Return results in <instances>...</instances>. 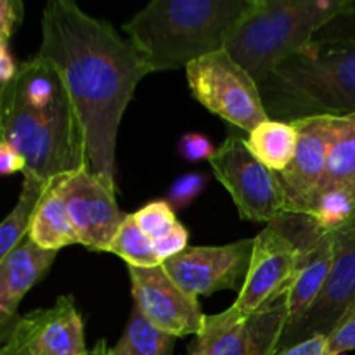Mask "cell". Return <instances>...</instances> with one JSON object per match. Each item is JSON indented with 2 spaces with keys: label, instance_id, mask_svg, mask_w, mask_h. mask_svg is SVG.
<instances>
[{
  "label": "cell",
  "instance_id": "7a4b0ae2",
  "mask_svg": "<svg viewBox=\"0 0 355 355\" xmlns=\"http://www.w3.org/2000/svg\"><path fill=\"white\" fill-rule=\"evenodd\" d=\"M0 142L24 159L23 175L40 184L89 166L85 137L61 76L40 55L23 62L0 97Z\"/></svg>",
  "mask_w": 355,
  "mask_h": 355
},
{
  "label": "cell",
  "instance_id": "6da1fadb",
  "mask_svg": "<svg viewBox=\"0 0 355 355\" xmlns=\"http://www.w3.org/2000/svg\"><path fill=\"white\" fill-rule=\"evenodd\" d=\"M61 76L85 137L89 168L114 179L120 121L139 82L151 71L137 45L111 23L71 0H52L42 14L37 52Z\"/></svg>",
  "mask_w": 355,
  "mask_h": 355
},
{
  "label": "cell",
  "instance_id": "d6a6232c",
  "mask_svg": "<svg viewBox=\"0 0 355 355\" xmlns=\"http://www.w3.org/2000/svg\"><path fill=\"white\" fill-rule=\"evenodd\" d=\"M276 355H328V336H311L304 342L279 350Z\"/></svg>",
  "mask_w": 355,
  "mask_h": 355
},
{
  "label": "cell",
  "instance_id": "30bf717a",
  "mask_svg": "<svg viewBox=\"0 0 355 355\" xmlns=\"http://www.w3.org/2000/svg\"><path fill=\"white\" fill-rule=\"evenodd\" d=\"M333 234V260L319 297L293 324L286 326L277 352L311 336H329L355 309V217Z\"/></svg>",
  "mask_w": 355,
  "mask_h": 355
},
{
  "label": "cell",
  "instance_id": "2e32d148",
  "mask_svg": "<svg viewBox=\"0 0 355 355\" xmlns=\"http://www.w3.org/2000/svg\"><path fill=\"white\" fill-rule=\"evenodd\" d=\"M30 322L28 355H85L83 319L69 295L59 297L51 309L26 314Z\"/></svg>",
  "mask_w": 355,
  "mask_h": 355
},
{
  "label": "cell",
  "instance_id": "d4e9b609",
  "mask_svg": "<svg viewBox=\"0 0 355 355\" xmlns=\"http://www.w3.org/2000/svg\"><path fill=\"white\" fill-rule=\"evenodd\" d=\"M134 220L141 227V231L148 236L151 241H156L162 236H165L173 225L177 224V217L173 208L170 207L168 201H151V203L144 205L141 210L132 214Z\"/></svg>",
  "mask_w": 355,
  "mask_h": 355
},
{
  "label": "cell",
  "instance_id": "4fadbf2b",
  "mask_svg": "<svg viewBox=\"0 0 355 355\" xmlns=\"http://www.w3.org/2000/svg\"><path fill=\"white\" fill-rule=\"evenodd\" d=\"M135 309L158 329L175 338L200 335L205 324L198 297L187 293L163 266L128 267Z\"/></svg>",
  "mask_w": 355,
  "mask_h": 355
},
{
  "label": "cell",
  "instance_id": "5b68a950",
  "mask_svg": "<svg viewBox=\"0 0 355 355\" xmlns=\"http://www.w3.org/2000/svg\"><path fill=\"white\" fill-rule=\"evenodd\" d=\"M347 0H257L229 35L224 51L257 83L297 52L345 7Z\"/></svg>",
  "mask_w": 355,
  "mask_h": 355
},
{
  "label": "cell",
  "instance_id": "8d00e7d4",
  "mask_svg": "<svg viewBox=\"0 0 355 355\" xmlns=\"http://www.w3.org/2000/svg\"><path fill=\"white\" fill-rule=\"evenodd\" d=\"M3 87H6V85H0V97H2V90H3Z\"/></svg>",
  "mask_w": 355,
  "mask_h": 355
},
{
  "label": "cell",
  "instance_id": "9a60e30c",
  "mask_svg": "<svg viewBox=\"0 0 355 355\" xmlns=\"http://www.w3.org/2000/svg\"><path fill=\"white\" fill-rule=\"evenodd\" d=\"M58 252H45L26 238L0 262V345L7 343L21 321V300L44 279Z\"/></svg>",
  "mask_w": 355,
  "mask_h": 355
},
{
  "label": "cell",
  "instance_id": "7c38bea8",
  "mask_svg": "<svg viewBox=\"0 0 355 355\" xmlns=\"http://www.w3.org/2000/svg\"><path fill=\"white\" fill-rule=\"evenodd\" d=\"M255 239H241L222 246L187 248L162 263L170 277L187 293L214 295L239 290L245 284Z\"/></svg>",
  "mask_w": 355,
  "mask_h": 355
},
{
  "label": "cell",
  "instance_id": "277c9868",
  "mask_svg": "<svg viewBox=\"0 0 355 355\" xmlns=\"http://www.w3.org/2000/svg\"><path fill=\"white\" fill-rule=\"evenodd\" d=\"M270 120L355 114V44H314L259 83Z\"/></svg>",
  "mask_w": 355,
  "mask_h": 355
},
{
  "label": "cell",
  "instance_id": "e0dca14e",
  "mask_svg": "<svg viewBox=\"0 0 355 355\" xmlns=\"http://www.w3.org/2000/svg\"><path fill=\"white\" fill-rule=\"evenodd\" d=\"M333 260V234L324 232L314 246L302 253L290 290L288 326L300 319L319 297Z\"/></svg>",
  "mask_w": 355,
  "mask_h": 355
},
{
  "label": "cell",
  "instance_id": "d6986e66",
  "mask_svg": "<svg viewBox=\"0 0 355 355\" xmlns=\"http://www.w3.org/2000/svg\"><path fill=\"white\" fill-rule=\"evenodd\" d=\"M297 141L298 134L295 123L267 120L246 134L245 146L262 165L281 173L293 159Z\"/></svg>",
  "mask_w": 355,
  "mask_h": 355
},
{
  "label": "cell",
  "instance_id": "cb8c5ba5",
  "mask_svg": "<svg viewBox=\"0 0 355 355\" xmlns=\"http://www.w3.org/2000/svg\"><path fill=\"white\" fill-rule=\"evenodd\" d=\"M307 215L322 231L333 232L355 217V198L338 187L324 189L315 194Z\"/></svg>",
  "mask_w": 355,
  "mask_h": 355
},
{
  "label": "cell",
  "instance_id": "8fae6325",
  "mask_svg": "<svg viewBox=\"0 0 355 355\" xmlns=\"http://www.w3.org/2000/svg\"><path fill=\"white\" fill-rule=\"evenodd\" d=\"M58 186L78 232L80 245L92 252H107L128 215L118 208L114 180L83 166L61 177Z\"/></svg>",
  "mask_w": 355,
  "mask_h": 355
},
{
  "label": "cell",
  "instance_id": "74e56055",
  "mask_svg": "<svg viewBox=\"0 0 355 355\" xmlns=\"http://www.w3.org/2000/svg\"><path fill=\"white\" fill-rule=\"evenodd\" d=\"M26 355H28V354H26Z\"/></svg>",
  "mask_w": 355,
  "mask_h": 355
},
{
  "label": "cell",
  "instance_id": "ffe728a7",
  "mask_svg": "<svg viewBox=\"0 0 355 355\" xmlns=\"http://www.w3.org/2000/svg\"><path fill=\"white\" fill-rule=\"evenodd\" d=\"M331 187L349 191L355 198V114L338 118L335 141L318 193Z\"/></svg>",
  "mask_w": 355,
  "mask_h": 355
},
{
  "label": "cell",
  "instance_id": "52a82bcc",
  "mask_svg": "<svg viewBox=\"0 0 355 355\" xmlns=\"http://www.w3.org/2000/svg\"><path fill=\"white\" fill-rule=\"evenodd\" d=\"M291 281L252 314L236 315L227 309L205 315L189 355H276L288 326Z\"/></svg>",
  "mask_w": 355,
  "mask_h": 355
},
{
  "label": "cell",
  "instance_id": "484cf974",
  "mask_svg": "<svg viewBox=\"0 0 355 355\" xmlns=\"http://www.w3.org/2000/svg\"><path fill=\"white\" fill-rule=\"evenodd\" d=\"M312 42L314 44H355V0H347L345 7L314 35Z\"/></svg>",
  "mask_w": 355,
  "mask_h": 355
},
{
  "label": "cell",
  "instance_id": "3957f363",
  "mask_svg": "<svg viewBox=\"0 0 355 355\" xmlns=\"http://www.w3.org/2000/svg\"><path fill=\"white\" fill-rule=\"evenodd\" d=\"M255 6L257 0H155L123 31L151 71H172L224 51L229 35Z\"/></svg>",
  "mask_w": 355,
  "mask_h": 355
},
{
  "label": "cell",
  "instance_id": "f1b7e54d",
  "mask_svg": "<svg viewBox=\"0 0 355 355\" xmlns=\"http://www.w3.org/2000/svg\"><path fill=\"white\" fill-rule=\"evenodd\" d=\"M179 155L182 156L186 162H201V159H210L214 156L215 148L211 144L210 139L203 134H198V132H189V134H184L179 139Z\"/></svg>",
  "mask_w": 355,
  "mask_h": 355
},
{
  "label": "cell",
  "instance_id": "44dd1931",
  "mask_svg": "<svg viewBox=\"0 0 355 355\" xmlns=\"http://www.w3.org/2000/svg\"><path fill=\"white\" fill-rule=\"evenodd\" d=\"M51 184H40L24 177L16 207L0 222V262L9 253H12L28 236L35 208Z\"/></svg>",
  "mask_w": 355,
  "mask_h": 355
},
{
  "label": "cell",
  "instance_id": "f546056e",
  "mask_svg": "<svg viewBox=\"0 0 355 355\" xmlns=\"http://www.w3.org/2000/svg\"><path fill=\"white\" fill-rule=\"evenodd\" d=\"M355 350V309L328 336V355H342Z\"/></svg>",
  "mask_w": 355,
  "mask_h": 355
},
{
  "label": "cell",
  "instance_id": "e575fe53",
  "mask_svg": "<svg viewBox=\"0 0 355 355\" xmlns=\"http://www.w3.org/2000/svg\"><path fill=\"white\" fill-rule=\"evenodd\" d=\"M17 68L19 66L14 61L7 44L6 42H0V85H7L9 82H12V78L17 73Z\"/></svg>",
  "mask_w": 355,
  "mask_h": 355
},
{
  "label": "cell",
  "instance_id": "8992f818",
  "mask_svg": "<svg viewBox=\"0 0 355 355\" xmlns=\"http://www.w3.org/2000/svg\"><path fill=\"white\" fill-rule=\"evenodd\" d=\"M324 234L309 215L284 214L266 225L253 243L252 262L245 284L229 311L248 315L259 311L295 276L302 253Z\"/></svg>",
  "mask_w": 355,
  "mask_h": 355
},
{
  "label": "cell",
  "instance_id": "5bb4252c",
  "mask_svg": "<svg viewBox=\"0 0 355 355\" xmlns=\"http://www.w3.org/2000/svg\"><path fill=\"white\" fill-rule=\"evenodd\" d=\"M291 123L297 127V149L288 168L277 173V179L286 194L288 214L307 215L324 177L338 118L314 116Z\"/></svg>",
  "mask_w": 355,
  "mask_h": 355
},
{
  "label": "cell",
  "instance_id": "d590c367",
  "mask_svg": "<svg viewBox=\"0 0 355 355\" xmlns=\"http://www.w3.org/2000/svg\"><path fill=\"white\" fill-rule=\"evenodd\" d=\"M85 355H113V349H110V347L106 345V342L101 340L92 350H87Z\"/></svg>",
  "mask_w": 355,
  "mask_h": 355
},
{
  "label": "cell",
  "instance_id": "83f0119b",
  "mask_svg": "<svg viewBox=\"0 0 355 355\" xmlns=\"http://www.w3.org/2000/svg\"><path fill=\"white\" fill-rule=\"evenodd\" d=\"M187 239H189V232L180 222H177L165 236L153 241L156 255L162 260V263L182 253L184 250H187Z\"/></svg>",
  "mask_w": 355,
  "mask_h": 355
},
{
  "label": "cell",
  "instance_id": "836d02e7",
  "mask_svg": "<svg viewBox=\"0 0 355 355\" xmlns=\"http://www.w3.org/2000/svg\"><path fill=\"white\" fill-rule=\"evenodd\" d=\"M24 159L14 148L6 142H0V175H10V173L23 172Z\"/></svg>",
  "mask_w": 355,
  "mask_h": 355
},
{
  "label": "cell",
  "instance_id": "ba28073f",
  "mask_svg": "<svg viewBox=\"0 0 355 355\" xmlns=\"http://www.w3.org/2000/svg\"><path fill=\"white\" fill-rule=\"evenodd\" d=\"M186 75L194 99L246 134L270 120L259 83L225 51L193 61Z\"/></svg>",
  "mask_w": 355,
  "mask_h": 355
},
{
  "label": "cell",
  "instance_id": "9c48e42d",
  "mask_svg": "<svg viewBox=\"0 0 355 355\" xmlns=\"http://www.w3.org/2000/svg\"><path fill=\"white\" fill-rule=\"evenodd\" d=\"M208 162L231 194L241 218L270 224L288 214L286 194L277 173L248 151L241 135H227Z\"/></svg>",
  "mask_w": 355,
  "mask_h": 355
},
{
  "label": "cell",
  "instance_id": "1f68e13d",
  "mask_svg": "<svg viewBox=\"0 0 355 355\" xmlns=\"http://www.w3.org/2000/svg\"><path fill=\"white\" fill-rule=\"evenodd\" d=\"M28 338H30V322L26 315H21L14 335L10 336L9 342L0 345V355H26Z\"/></svg>",
  "mask_w": 355,
  "mask_h": 355
},
{
  "label": "cell",
  "instance_id": "ac0fdd59",
  "mask_svg": "<svg viewBox=\"0 0 355 355\" xmlns=\"http://www.w3.org/2000/svg\"><path fill=\"white\" fill-rule=\"evenodd\" d=\"M55 179L45 189L31 217L28 239L45 252H59L61 248L80 243L78 232L69 217L62 194Z\"/></svg>",
  "mask_w": 355,
  "mask_h": 355
},
{
  "label": "cell",
  "instance_id": "7402d4cb",
  "mask_svg": "<svg viewBox=\"0 0 355 355\" xmlns=\"http://www.w3.org/2000/svg\"><path fill=\"white\" fill-rule=\"evenodd\" d=\"M173 345L175 336L163 333L134 309L113 355H172Z\"/></svg>",
  "mask_w": 355,
  "mask_h": 355
},
{
  "label": "cell",
  "instance_id": "4dcf8cb0",
  "mask_svg": "<svg viewBox=\"0 0 355 355\" xmlns=\"http://www.w3.org/2000/svg\"><path fill=\"white\" fill-rule=\"evenodd\" d=\"M23 17V2L19 0H0V42L9 44L14 30Z\"/></svg>",
  "mask_w": 355,
  "mask_h": 355
},
{
  "label": "cell",
  "instance_id": "4316f807",
  "mask_svg": "<svg viewBox=\"0 0 355 355\" xmlns=\"http://www.w3.org/2000/svg\"><path fill=\"white\" fill-rule=\"evenodd\" d=\"M208 184V177L203 173L191 172L177 177L168 189V203L173 210H184L201 194Z\"/></svg>",
  "mask_w": 355,
  "mask_h": 355
},
{
  "label": "cell",
  "instance_id": "603a6c76",
  "mask_svg": "<svg viewBox=\"0 0 355 355\" xmlns=\"http://www.w3.org/2000/svg\"><path fill=\"white\" fill-rule=\"evenodd\" d=\"M110 253H114L127 262L128 267H158L162 260L155 252L151 239L141 231L132 214L127 215L120 231L110 245Z\"/></svg>",
  "mask_w": 355,
  "mask_h": 355
}]
</instances>
